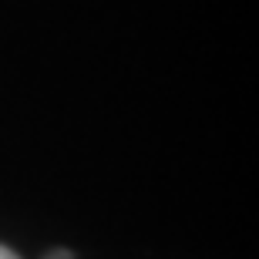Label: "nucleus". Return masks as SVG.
<instances>
[{
  "mask_svg": "<svg viewBox=\"0 0 259 259\" xmlns=\"http://www.w3.org/2000/svg\"><path fill=\"white\" fill-rule=\"evenodd\" d=\"M0 259H17V256H14V252H10L7 246H0Z\"/></svg>",
  "mask_w": 259,
  "mask_h": 259,
  "instance_id": "obj_1",
  "label": "nucleus"
},
{
  "mask_svg": "<svg viewBox=\"0 0 259 259\" xmlns=\"http://www.w3.org/2000/svg\"><path fill=\"white\" fill-rule=\"evenodd\" d=\"M48 259H71V252H64V249H61V252H51Z\"/></svg>",
  "mask_w": 259,
  "mask_h": 259,
  "instance_id": "obj_2",
  "label": "nucleus"
}]
</instances>
